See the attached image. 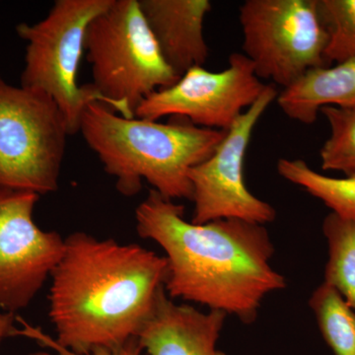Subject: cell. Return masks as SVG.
<instances>
[{
    "instance_id": "cell-20",
    "label": "cell",
    "mask_w": 355,
    "mask_h": 355,
    "mask_svg": "<svg viewBox=\"0 0 355 355\" xmlns=\"http://www.w3.org/2000/svg\"><path fill=\"white\" fill-rule=\"evenodd\" d=\"M15 321V314L6 312L0 313V342L6 336L15 335L16 329L14 327Z\"/></svg>"
},
{
    "instance_id": "cell-8",
    "label": "cell",
    "mask_w": 355,
    "mask_h": 355,
    "mask_svg": "<svg viewBox=\"0 0 355 355\" xmlns=\"http://www.w3.org/2000/svg\"><path fill=\"white\" fill-rule=\"evenodd\" d=\"M277 96L275 86L266 85L260 98L226 130L211 155L189 172L195 203L193 223L241 219L266 225L275 220V207L247 188L244 165L254 128Z\"/></svg>"
},
{
    "instance_id": "cell-7",
    "label": "cell",
    "mask_w": 355,
    "mask_h": 355,
    "mask_svg": "<svg viewBox=\"0 0 355 355\" xmlns=\"http://www.w3.org/2000/svg\"><path fill=\"white\" fill-rule=\"evenodd\" d=\"M243 51L259 78L284 89L327 67L328 33L318 0H246L240 6Z\"/></svg>"
},
{
    "instance_id": "cell-14",
    "label": "cell",
    "mask_w": 355,
    "mask_h": 355,
    "mask_svg": "<svg viewBox=\"0 0 355 355\" xmlns=\"http://www.w3.org/2000/svg\"><path fill=\"white\" fill-rule=\"evenodd\" d=\"M277 173L286 181L322 200L333 214L355 220V173L343 178L324 176L301 159L277 161Z\"/></svg>"
},
{
    "instance_id": "cell-6",
    "label": "cell",
    "mask_w": 355,
    "mask_h": 355,
    "mask_svg": "<svg viewBox=\"0 0 355 355\" xmlns=\"http://www.w3.org/2000/svg\"><path fill=\"white\" fill-rule=\"evenodd\" d=\"M67 135L51 97L0 76V186L40 196L57 191Z\"/></svg>"
},
{
    "instance_id": "cell-9",
    "label": "cell",
    "mask_w": 355,
    "mask_h": 355,
    "mask_svg": "<svg viewBox=\"0 0 355 355\" xmlns=\"http://www.w3.org/2000/svg\"><path fill=\"white\" fill-rule=\"evenodd\" d=\"M266 87L251 60L244 53H233L227 69L218 72L203 67L189 69L170 87L146 97L135 116L151 121L181 116L197 127L227 130Z\"/></svg>"
},
{
    "instance_id": "cell-18",
    "label": "cell",
    "mask_w": 355,
    "mask_h": 355,
    "mask_svg": "<svg viewBox=\"0 0 355 355\" xmlns=\"http://www.w3.org/2000/svg\"><path fill=\"white\" fill-rule=\"evenodd\" d=\"M318 6L328 33L327 67L355 58V0H318Z\"/></svg>"
},
{
    "instance_id": "cell-12",
    "label": "cell",
    "mask_w": 355,
    "mask_h": 355,
    "mask_svg": "<svg viewBox=\"0 0 355 355\" xmlns=\"http://www.w3.org/2000/svg\"><path fill=\"white\" fill-rule=\"evenodd\" d=\"M139 7L166 62L181 77L203 67L209 46L203 23L211 10L209 0H139Z\"/></svg>"
},
{
    "instance_id": "cell-2",
    "label": "cell",
    "mask_w": 355,
    "mask_h": 355,
    "mask_svg": "<svg viewBox=\"0 0 355 355\" xmlns=\"http://www.w3.org/2000/svg\"><path fill=\"white\" fill-rule=\"evenodd\" d=\"M167 275L165 257L139 245L84 232L67 236L51 275L55 342L77 354L120 349L139 336Z\"/></svg>"
},
{
    "instance_id": "cell-3",
    "label": "cell",
    "mask_w": 355,
    "mask_h": 355,
    "mask_svg": "<svg viewBox=\"0 0 355 355\" xmlns=\"http://www.w3.org/2000/svg\"><path fill=\"white\" fill-rule=\"evenodd\" d=\"M79 132L105 171L114 177L121 195H137L146 181L172 200H191L189 172L207 160L226 135L181 116H171L168 123L125 118L97 102L84 111Z\"/></svg>"
},
{
    "instance_id": "cell-5",
    "label": "cell",
    "mask_w": 355,
    "mask_h": 355,
    "mask_svg": "<svg viewBox=\"0 0 355 355\" xmlns=\"http://www.w3.org/2000/svg\"><path fill=\"white\" fill-rule=\"evenodd\" d=\"M112 1L57 0L43 20L16 27L27 43L21 86L51 97L64 114L69 135L80 130L88 105L101 103L113 110L92 84L79 86L77 80L88 26Z\"/></svg>"
},
{
    "instance_id": "cell-4",
    "label": "cell",
    "mask_w": 355,
    "mask_h": 355,
    "mask_svg": "<svg viewBox=\"0 0 355 355\" xmlns=\"http://www.w3.org/2000/svg\"><path fill=\"white\" fill-rule=\"evenodd\" d=\"M84 49L91 84L125 118H135L146 97L180 79L163 58L139 0H113L88 26Z\"/></svg>"
},
{
    "instance_id": "cell-17",
    "label": "cell",
    "mask_w": 355,
    "mask_h": 355,
    "mask_svg": "<svg viewBox=\"0 0 355 355\" xmlns=\"http://www.w3.org/2000/svg\"><path fill=\"white\" fill-rule=\"evenodd\" d=\"M320 113L330 125V137L320 151L322 169L355 173V106H327Z\"/></svg>"
},
{
    "instance_id": "cell-11",
    "label": "cell",
    "mask_w": 355,
    "mask_h": 355,
    "mask_svg": "<svg viewBox=\"0 0 355 355\" xmlns=\"http://www.w3.org/2000/svg\"><path fill=\"white\" fill-rule=\"evenodd\" d=\"M226 317L178 304L164 289L137 340L149 355H226L216 347Z\"/></svg>"
},
{
    "instance_id": "cell-16",
    "label": "cell",
    "mask_w": 355,
    "mask_h": 355,
    "mask_svg": "<svg viewBox=\"0 0 355 355\" xmlns=\"http://www.w3.org/2000/svg\"><path fill=\"white\" fill-rule=\"evenodd\" d=\"M309 306L334 354L355 355V311L343 296L323 282L311 295Z\"/></svg>"
},
{
    "instance_id": "cell-19",
    "label": "cell",
    "mask_w": 355,
    "mask_h": 355,
    "mask_svg": "<svg viewBox=\"0 0 355 355\" xmlns=\"http://www.w3.org/2000/svg\"><path fill=\"white\" fill-rule=\"evenodd\" d=\"M23 324H25L24 330L16 331V334L30 336V338H34V340H36L37 342L41 343L44 347H49V349L53 352V354H50V352H38V354L32 355H140L142 350H144L137 338H135L125 343L120 349L109 350L101 349H96L88 354H77L58 345L53 338L46 335L40 329L33 328V327L24 323V322H23Z\"/></svg>"
},
{
    "instance_id": "cell-13",
    "label": "cell",
    "mask_w": 355,
    "mask_h": 355,
    "mask_svg": "<svg viewBox=\"0 0 355 355\" xmlns=\"http://www.w3.org/2000/svg\"><path fill=\"white\" fill-rule=\"evenodd\" d=\"M277 101L288 118L304 125L314 123L324 107L355 106V58L309 70Z\"/></svg>"
},
{
    "instance_id": "cell-15",
    "label": "cell",
    "mask_w": 355,
    "mask_h": 355,
    "mask_svg": "<svg viewBox=\"0 0 355 355\" xmlns=\"http://www.w3.org/2000/svg\"><path fill=\"white\" fill-rule=\"evenodd\" d=\"M322 228L329 249L323 282L335 288L355 311V220L331 212Z\"/></svg>"
},
{
    "instance_id": "cell-1",
    "label": "cell",
    "mask_w": 355,
    "mask_h": 355,
    "mask_svg": "<svg viewBox=\"0 0 355 355\" xmlns=\"http://www.w3.org/2000/svg\"><path fill=\"white\" fill-rule=\"evenodd\" d=\"M140 237L162 248L170 298L207 306L251 324L266 296L286 288L272 268L275 249L266 225L219 219L187 221L184 207L151 189L135 210Z\"/></svg>"
},
{
    "instance_id": "cell-10",
    "label": "cell",
    "mask_w": 355,
    "mask_h": 355,
    "mask_svg": "<svg viewBox=\"0 0 355 355\" xmlns=\"http://www.w3.org/2000/svg\"><path fill=\"white\" fill-rule=\"evenodd\" d=\"M40 195L0 186V309L15 314L32 302L64 251V239L34 221Z\"/></svg>"
}]
</instances>
